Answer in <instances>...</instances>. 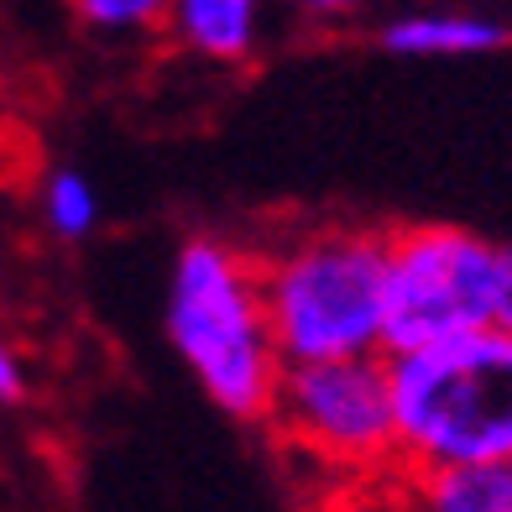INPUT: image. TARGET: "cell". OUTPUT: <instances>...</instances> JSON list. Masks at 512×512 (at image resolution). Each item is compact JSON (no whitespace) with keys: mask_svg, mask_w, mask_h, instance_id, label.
<instances>
[{"mask_svg":"<svg viewBox=\"0 0 512 512\" xmlns=\"http://www.w3.org/2000/svg\"><path fill=\"white\" fill-rule=\"evenodd\" d=\"M387 230H309L256 256L267 335L283 366L382 356Z\"/></svg>","mask_w":512,"mask_h":512,"instance_id":"6da1fadb","label":"cell"},{"mask_svg":"<svg viewBox=\"0 0 512 512\" xmlns=\"http://www.w3.org/2000/svg\"><path fill=\"white\" fill-rule=\"evenodd\" d=\"M398 471L512 465V335L476 330L387 356Z\"/></svg>","mask_w":512,"mask_h":512,"instance_id":"7a4b0ae2","label":"cell"},{"mask_svg":"<svg viewBox=\"0 0 512 512\" xmlns=\"http://www.w3.org/2000/svg\"><path fill=\"white\" fill-rule=\"evenodd\" d=\"M168 340L220 413L267 424L283 361L267 335L256 256L215 236L183 246L168 277Z\"/></svg>","mask_w":512,"mask_h":512,"instance_id":"3957f363","label":"cell"},{"mask_svg":"<svg viewBox=\"0 0 512 512\" xmlns=\"http://www.w3.org/2000/svg\"><path fill=\"white\" fill-rule=\"evenodd\" d=\"M267 424L298 455H309L314 465H324L335 476H361L371 486L398 471L387 356L283 366Z\"/></svg>","mask_w":512,"mask_h":512,"instance_id":"277c9868","label":"cell"},{"mask_svg":"<svg viewBox=\"0 0 512 512\" xmlns=\"http://www.w3.org/2000/svg\"><path fill=\"white\" fill-rule=\"evenodd\" d=\"M497 324V246L460 225H413L387 251L382 356L476 335Z\"/></svg>","mask_w":512,"mask_h":512,"instance_id":"5b68a950","label":"cell"},{"mask_svg":"<svg viewBox=\"0 0 512 512\" xmlns=\"http://www.w3.org/2000/svg\"><path fill=\"white\" fill-rule=\"evenodd\" d=\"M387 512H512V465H450V471H392L371 481Z\"/></svg>","mask_w":512,"mask_h":512,"instance_id":"8992f818","label":"cell"},{"mask_svg":"<svg viewBox=\"0 0 512 512\" xmlns=\"http://www.w3.org/2000/svg\"><path fill=\"white\" fill-rule=\"evenodd\" d=\"M507 42V27L492 16L465 11H413L382 27V48L398 58H476L497 53Z\"/></svg>","mask_w":512,"mask_h":512,"instance_id":"52a82bcc","label":"cell"},{"mask_svg":"<svg viewBox=\"0 0 512 512\" xmlns=\"http://www.w3.org/2000/svg\"><path fill=\"white\" fill-rule=\"evenodd\" d=\"M168 27L189 53L215 58V63H236L256 48L262 0H173Z\"/></svg>","mask_w":512,"mask_h":512,"instance_id":"ba28073f","label":"cell"},{"mask_svg":"<svg viewBox=\"0 0 512 512\" xmlns=\"http://www.w3.org/2000/svg\"><path fill=\"white\" fill-rule=\"evenodd\" d=\"M42 220L63 241H84L100 225V189L79 168H53L42 183Z\"/></svg>","mask_w":512,"mask_h":512,"instance_id":"9c48e42d","label":"cell"},{"mask_svg":"<svg viewBox=\"0 0 512 512\" xmlns=\"http://www.w3.org/2000/svg\"><path fill=\"white\" fill-rule=\"evenodd\" d=\"M173 0H74V11L84 27L95 32H136V27H152V21L168 16Z\"/></svg>","mask_w":512,"mask_h":512,"instance_id":"30bf717a","label":"cell"},{"mask_svg":"<svg viewBox=\"0 0 512 512\" xmlns=\"http://www.w3.org/2000/svg\"><path fill=\"white\" fill-rule=\"evenodd\" d=\"M27 398V361L11 345H0V403H21Z\"/></svg>","mask_w":512,"mask_h":512,"instance_id":"8fae6325","label":"cell"},{"mask_svg":"<svg viewBox=\"0 0 512 512\" xmlns=\"http://www.w3.org/2000/svg\"><path fill=\"white\" fill-rule=\"evenodd\" d=\"M497 330L512 335V246H497Z\"/></svg>","mask_w":512,"mask_h":512,"instance_id":"7c38bea8","label":"cell"},{"mask_svg":"<svg viewBox=\"0 0 512 512\" xmlns=\"http://www.w3.org/2000/svg\"><path fill=\"white\" fill-rule=\"evenodd\" d=\"M293 6H304V11H351V6H361V0H293Z\"/></svg>","mask_w":512,"mask_h":512,"instance_id":"4fadbf2b","label":"cell"},{"mask_svg":"<svg viewBox=\"0 0 512 512\" xmlns=\"http://www.w3.org/2000/svg\"><path fill=\"white\" fill-rule=\"evenodd\" d=\"M340 512H345V507H340Z\"/></svg>","mask_w":512,"mask_h":512,"instance_id":"5bb4252c","label":"cell"}]
</instances>
